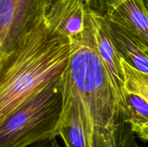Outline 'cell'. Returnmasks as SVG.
Here are the masks:
<instances>
[{
	"mask_svg": "<svg viewBox=\"0 0 148 147\" xmlns=\"http://www.w3.org/2000/svg\"><path fill=\"white\" fill-rule=\"evenodd\" d=\"M61 78L77 98L89 147L137 145L128 116L97 52L89 10L79 48Z\"/></svg>",
	"mask_w": 148,
	"mask_h": 147,
	"instance_id": "obj_1",
	"label": "cell"
},
{
	"mask_svg": "<svg viewBox=\"0 0 148 147\" xmlns=\"http://www.w3.org/2000/svg\"><path fill=\"white\" fill-rule=\"evenodd\" d=\"M79 48L47 18L39 20L0 57V120L26 98L60 77Z\"/></svg>",
	"mask_w": 148,
	"mask_h": 147,
	"instance_id": "obj_2",
	"label": "cell"
},
{
	"mask_svg": "<svg viewBox=\"0 0 148 147\" xmlns=\"http://www.w3.org/2000/svg\"><path fill=\"white\" fill-rule=\"evenodd\" d=\"M63 106L60 76L32 94L0 120V147H27L58 136Z\"/></svg>",
	"mask_w": 148,
	"mask_h": 147,
	"instance_id": "obj_3",
	"label": "cell"
},
{
	"mask_svg": "<svg viewBox=\"0 0 148 147\" xmlns=\"http://www.w3.org/2000/svg\"><path fill=\"white\" fill-rule=\"evenodd\" d=\"M55 0H0V57L5 56Z\"/></svg>",
	"mask_w": 148,
	"mask_h": 147,
	"instance_id": "obj_4",
	"label": "cell"
},
{
	"mask_svg": "<svg viewBox=\"0 0 148 147\" xmlns=\"http://www.w3.org/2000/svg\"><path fill=\"white\" fill-rule=\"evenodd\" d=\"M89 14L92 22L97 52L108 72L123 108L128 116L124 97L126 82L122 66V58L106 27L103 14L92 10L90 7Z\"/></svg>",
	"mask_w": 148,
	"mask_h": 147,
	"instance_id": "obj_5",
	"label": "cell"
},
{
	"mask_svg": "<svg viewBox=\"0 0 148 147\" xmlns=\"http://www.w3.org/2000/svg\"><path fill=\"white\" fill-rule=\"evenodd\" d=\"M103 14L148 45V11L145 0H106Z\"/></svg>",
	"mask_w": 148,
	"mask_h": 147,
	"instance_id": "obj_6",
	"label": "cell"
},
{
	"mask_svg": "<svg viewBox=\"0 0 148 147\" xmlns=\"http://www.w3.org/2000/svg\"><path fill=\"white\" fill-rule=\"evenodd\" d=\"M90 7V0H55L47 18L63 34L77 40L85 30Z\"/></svg>",
	"mask_w": 148,
	"mask_h": 147,
	"instance_id": "obj_7",
	"label": "cell"
},
{
	"mask_svg": "<svg viewBox=\"0 0 148 147\" xmlns=\"http://www.w3.org/2000/svg\"><path fill=\"white\" fill-rule=\"evenodd\" d=\"M104 23L120 56L136 70L148 75V45L140 37L103 14Z\"/></svg>",
	"mask_w": 148,
	"mask_h": 147,
	"instance_id": "obj_8",
	"label": "cell"
},
{
	"mask_svg": "<svg viewBox=\"0 0 148 147\" xmlns=\"http://www.w3.org/2000/svg\"><path fill=\"white\" fill-rule=\"evenodd\" d=\"M64 106L59 126V135L65 147H89L83 126L79 102L75 94L62 82Z\"/></svg>",
	"mask_w": 148,
	"mask_h": 147,
	"instance_id": "obj_9",
	"label": "cell"
},
{
	"mask_svg": "<svg viewBox=\"0 0 148 147\" xmlns=\"http://www.w3.org/2000/svg\"><path fill=\"white\" fill-rule=\"evenodd\" d=\"M129 122L132 128L148 125V102L138 94L126 88L124 93Z\"/></svg>",
	"mask_w": 148,
	"mask_h": 147,
	"instance_id": "obj_10",
	"label": "cell"
},
{
	"mask_svg": "<svg viewBox=\"0 0 148 147\" xmlns=\"http://www.w3.org/2000/svg\"><path fill=\"white\" fill-rule=\"evenodd\" d=\"M122 66L125 75L126 88L140 95L148 102V75L136 70L123 59Z\"/></svg>",
	"mask_w": 148,
	"mask_h": 147,
	"instance_id": "obj_11",
	"label": "cell"
},
{
	"mask_svg": "<svg viewBox=\"0 0 148 147\" xmlns=\"http://www.w3.org/2000/svg\"><path fill=\"white\" fill-rule=\"evenodd\" d=\"M27 147H62L58 143L56 137H51L47 139L40 141Z\"/></svg>",
	"mask_w": 148,
	"mask_h": 147,
	"instance_id": "obj_12",
	"label": "cell"
},
{
	"mask_svg": "<svg viewBox=\"0 0 148 147\" xmlns=\"http://www.w3.org/2000/svg\"><path fill=\"white\" fill-rule=\"evenodd\" d=\"M135 135L145 142H148V125L142 127H134L132 128Z\"/></svg>",
	"mask_w": 148,
	"mask_h": 147,
	"instance_id": "obj_13",
	"label": "cell"
},
{
	"mask_svg": "<svg viewBox=\"0 0 148 147\" xmlns=\"http://www.w3.org/2000/svg\"><path fill=\"white\" fill-rule=\"evenodd\" d=\"M106 0H90V5L92 10L103 14L105 12Z\"/></svg>",
	"mask_w": 148,
	"mask_h": 147,
	"instance_id": "obj_14",
	"label": "cell"
},
{
	"mask_svg": "<svg viewBox=\"0 0 148 147\" xmlns=\"http://www.w3.org/2000/svg\"><path fill=\"white\" fill-rule=\"evenodd\" d=\"M145 5H146V7H147V10L148 11V0H145Z\"/></svg>",
	"mask_w": 148,
	"mask_h": 147,
	"instance_id": "obj_15",
	"label": "cell"
},
{
	"mask_svg": "<svg viewBox=\"0 0 148 147\" xmlns=\"http://www.w3.org/2000/svg\"><path fill=\"white\" fill-rule=\"evenodd\" d=\"M134 147H146V146H139L138 144H137V146H134Z\"/></svg>",
	"mask_w": 148,
	"mask_h": 147,
	"instance_id": "obj_16",
	"label": "cell"
}]
</instances>
